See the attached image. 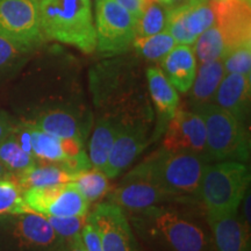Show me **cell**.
I'll use <instances>...</instances> for the list:
<instances>
[{
  "mask_svg": "<svg viewBox=\"0 0 251 251\" xmlns=\"http://www.w3.org/2000/svg\"><path fill=\"white\" fill-rule=\"evenodd\" d=\"M89 90L93 119H103L127 128L155 127L146 74L133 56H111L89 71Z\"/></svg>",
  "mask_w": 251,
  "mask_h": 251,
  "instance_id": "cell-1",
  "label": "cell"
},
{
  "mask_svg": "<svg viewBox=\"0 0 251 251\" xmlns=\"http://www.w3.org/2000/svg\"><path fill=\"white\" fill-rule=\"evenodd\" d=\"M147 251H215L201 203H164L125 212Z\"/></svg>",
  "mask_w": 251,
  "mask_h": 251,
  "instance_id": "cell-2",
  "label": "cell"
},
{
  "mask_svg": "<svg viewBox=\"0 0 251 251\" xmlns=\"http://www.w3.org/2000/svg\"><path fill=\"white\" fill-rule=\"evenodd\" d=\"M208 163L196 153L169 151L161 147L131 171L148 178L178 201L197 203L200 202V181Z\"/></svg>",
  "mask_w": 251,
  "mask_h": 251,
  "instance_id": "cell-3",
  "label": "cell"
},
{
  "mask_svg": "<svg viewBox=\"0 0 251 251\" xmlns=\"http://www.w3.org/2000/svg\"><path fill=\"white\" fill-rule=\"evenodd\" d=\"M40 18L45 39L87 55L97 50L91 0H40Z\"/></svg>",
  "mask_w": 251,
  "mask_h": 251,
  "instance_id": "cell-4",
  "label": "cell"
},
{
  "mask_svg": "<svg viewBox=\"0 0 251 251\" xmlns=\"http://www.w3.org/2000/svg\"><path fill=\"white\" fill-rule=\"evenodd\" d=\"M250 168L246 163L211 162L205 166L199 186V200L207 220L236 212L250 190Z\"/></svg>",
  "mask_w": 251,
  "mask_h": 251,
  "instance_id": "cell-5",
  "label": "cell"
},
{
  "mask_svg": "<svg viewBox=\"0 0 251 251\" xmlns=\"http://www.w3.org/2000/svg\"><path fill=\"white\" fill-rule=\"evenodd\" d=\"M193 112L202 118L206 127L207 151L211 162L249 163L250 134L248 125L215 103L200 106Z\"/></svg>",
  "mask_w": 251,
  "mask_h": 251,
  "instance_id": "cell-6",
  "label": "cell"
},
{
  "mask_svg": "<svg viewBox=\"0 0 251 251\" xmlns=\"http://www.w3.org/2000/svg\"><path fill=\"white\" fill-rule=\"evenodd\" d=\"M135 18L115 0L96 1L97 49L107 57L127 54L135 40Z\"/></svg>",
  "mask_w": 251,
  "mask_h": 251,
  "instance_id": "cell-7",
  "label": "cell"
},
{
  "mask_svg": "<svg viewBox=\"0 0 251 251\" xmlns=\"http://www.w3.org/2000/svg\"><path fill=\"white\" fill-rule=\"evenodd\" d=\"M6 240L14 251H57L59 237L45 215L35 212L5 216Z\"/></svg>",
  "mask_w": 251,
  "mask_h": 251,
  "instance_id": "cell-8",
  "label": "cell"
},
{
  "mask_svg": "<svg viewBox=\"0 0 251 251\" xmlns=\"http://www.w3.org/2000/svg\"><path fill=\"white\" fill-rule=\"evenodd\" d=\"M0 36L33 49L42 45L40 0H0Z\"/></svg>",
  "mask_w": 251,
  "mask_h": 251,
  "instance_id": "cell-9",
  "label": "cell"
},
{
  "mask_svg": "<svg viewBox=\"0 0 251 251\" xmlns=\"http://www.w3.org/2000/svg\"><path fill=\"white\" fill-rule=\"evenodd\" d=\"M24 199L33 212L54 218L87 215L90 203L72 183L29 188L24 191Z\"/></svg>",
  "mask_w": 251,
  "mask_h": 251,
  "instance_id": "cell-10",
  "label": "cell"
},
{
  "mask_svg": "<svg viewBox=\"0 0 251 251\" xmlns=\"http://www.w3.org/2000/svg\"><path fill=\"white\" fill-rule=\"evenodd\" d=\"M89 222L98 231L102 251H147L135 236L125 212L108 201L89 212Z\"/></svg>",
  "mask_w": 251,
  "mask_h": 251,
  "instance_id": "cell-11",
  "label": "cell"
},
{
  "mask_svg": "<svg viewBox=\"0 0 251 251\" xmlns=\"http://www.w3.org/2000/svg\"><path fill=\"white\" fill-rule=\"evenodd\" d=\"M215 21L212 0H187L183 4L168 7L165 30L177 45L193 46L198 36Z\"/></svg>",
  "mask_w": 251,
  "mask_h": 251,
  "instance_id": "cell-12",
  "label": "cell"
},
{
  "mask_svg": "<svg viewBox=\"0 0 251 251\" xmlns=\"http://www.w3.org/2000/svg\"><path fill=\"white\" fill-rule=\"evenodd\" d=\"M106 197L108 202L119 206L124 212L140 211L164 203H184L148 178L131 170L124 176L117 186L109 190Z\"/></svg>",
  "mask_w": 251,
  "mask_h": 251,
  "instance_id": "cell-13",
  "label": "cell"
},
{
  "mask_svg": "<svg viewBox=\"0 0 251 251\" xmlns=\"http://www.w3.org/2000/svg\"><path fill=\"white\" fill-rule=\"evenodd\" d=\"M162 148L169 151L196 153L209 159L206 127L202 118L188 108L178 107L164 130Z\"/></svg>",
  "mask_w": 251,
  "mask_h": 251,
  "instance_id": "cell-14",
  "label": "cell"
},
{
  "mask_svg": "<svg viewBox=\"0 0 251 251\" xmlns=\"http://www.w3.org/2000/svg\"><path fill=\"white\" fill-rule=\"evenodd\" d=\"M215 25L225 41L226 54L251 43V11L247 0H212ZM225 54V55H226Z\"/></svg>",
  "mask_w": 251,
  "mask_h": 251,
  "instance_id": "cell-15",
  "label": "cell"
},
{
  "mask_svg": "<svg viewBox=\"0 0 251 251\" xmlns=\"http://www.w3.org/2000/svg\"><path fill=\"white\" fill-rule=\"evenodd\" d=\"M146 78L149 97L156 114V125L152 131L153 142L162 136L169 121L179 107V96L161 68L149 67L146 70Z\"/></svg>",
  "mask_w": 251,
  "mask_h": 251,
  "instance_id": "cell-16",
  "label": "cell"
},
{
  "mask_svg": "<svg viewBox=\"0 0 251 251\" xmlns=\"http://www.w3.org/2000/svg\"><path fill=\"white\" fill-rule=\"evenodd\" d=\"M152 131L153 129L147 127L121 130L113 144L103 174L109 179L119 177L152 143Z\"/></svg>",
  "mask_w": 251,
  "mask_h": 251,
  "instance_id": "cell-17",
  "label": "cell"
},
{
  "mask_svg": "<svg viewBox=\"0 0 251 251\" xmlns=\"http://www.w3.org/2000/svg\"><path fill=\"white\" fill-rule=\"evenodd\" d=\"M251 77L227 74L216 90L214 103L230 113L238 121L248 125L250 117Z\"/></svg>",
  "mask_w": 251,
  "mask_h": 251,
  "instance_id": "cell-18",
  "label": "cell"
},
{
  "mask_svg": "<svg viewBox=\"0 0 251 251\" xmlns=\"http://www.w3.org/2000/svg\"><path fill=\"white\" fill-rule=\"evenodd\" d=\"M207 221L215 251H250V227L244 224L238 211Z\"/></svg>",
  "mask_w": 251,
  "mask_h": 251,
  "instance_id": "cell-19",
  "label": "cell"
},
{
  "mask_svg": "<svg viewBox=\"0 0 251 251\" xmlns=\"http://www.w3.org/2000/svg\"><path fill=\"white\" fill-rule=\"evenodd\" d=\"M162 71L176 90L187 93L197 74V59L193 48L177 45L161 61Z\"/></svg>",
  "mask_w": 251,
  "mask_h": 251,
  "instance_id": "cell-20",
  "label": "cell"
},
{
  "mask_svg": "<svg viewBox=\"0 0 251 251\" xmlns=\"http://www.w3.org/2000/svg\"><path fill=\"white\" fill-rule=\"evenodd\" d=\"M226 72L224 69L222 59L200 64L197 70L196 78L191 86L190 91V106L191 111L207 103H214V97L216 90L225 77Z\"/></svg>",
  "mask_w": 251,
  "mask_h": 251,
  "instance_id": "cell-21",
  "label": "cell"
},
{
  "mask_svg": "<svg viewBox=\"0 0 251 251\" xmlns=\"http://www.w3.org/2000/svg\"><path fill=\"white\" fill-rule=\"evenodd\" d=\"M119 133L118 127L112 122L103 119H94L87 146V156L92 168L103 171Z\"/></svg>",
  "mask_w": 251,
  "mask_h": 251,
  "instance_id": "cell-22",
  "label": "cell"
},
{
  "mask_svg": "<svg viewBox=\"0 0 251 251\" xmlns=\"http://www.w3.org/2000/svg\"><path fill=\"white\" fill-rule=\"evenodd\" d=\"M76 176L54 164H36L26 171L14 175L13 181L21 190L26 191L29 188L71 183L75 180Z\"/></svg>",
  "mask_w": 251,
  "mask_h": 251,
  "instance_id": "cell-23",
  "label": "cell"
},
{
  "mask_svg": "<svg viewBox=\"0 0 251 251\" xmlns=\"http://www.w3.org/2000/svg\"><path fill=\"white\" fill-rule=\"evenodd\" d=\"M168 8L159 0H146L135 23V37H146L165 30Z\"/></svg>",
  "mask_w": 251,
  "mask_h": 251,
  "instance_id": "cell-24",
  "label": "cell"
},
{
  "mask_svg": "<svg viewBox=\"0 0 251 251\" xmlns=\"http://www.w3.org/2000/svg\"><path fill=\"white\" fill-rule=\"evenodd\" d=\"M34 49L0 36V78L14 75L26 64Z\"/></svg>",
  "mask_w": 251,
  "mask_h": 251,
  "instance_id": "cell-25",
  "label": "cell"
},
{
  "mask_svg": "<svg viewBox=\"0 0 251 251\" xmlns=\"http://www.w3.org/2000/svg\"><path fill=\"white\" fill-rule=\"evenodd\" d=\"M192 48L199 64L222 59L226 54L225 41L215 23L198 36Z\"/></svg>",
  "mask_w": 251,
  "mask_h": 251,
  "instance_id": "cell-26",
  "label": "cell"
},
{
  "mask_svg": "<svg viewBox=\"0 0 251 251\" xmlns=\"http://www.w3.org/2000/svg\"><path fill=\"white\" fill-rule=\"evenodd\" d=\"M89 203L97 202L107 196L111 190L109 178L102 171L91 168L77 174L72 181Z\"/></svg>",
  "mask_w": 251,
  "mask_h": 251,
  "instance_id": "cell-27",
  "label": "cell"
},
{
  "mask_svg": "<svg viewBox=\"0 0 251 251\" xmlns=\"http://www.w3.org/2000/svg\"><path fill=\"white\" fill-rule=\"evenodd\" d=\"M176 46L175 39L166 30L146 37H135L133 42L135 50L143 58L152 62H161Z\"/></svg>",
  "mask_w": 251,
  "mask_h": 251,
  "instance_id": "cell-28",
  "label": "cell"
},
{
  "mask_svg": "<svg viewBox=\"0 0 251 251\" xmlns=\"http://www.w3.org/2000/svg\"><path fill=\"white\" fill-rule=\"evenodd\" d=\"M0 162L13 175H18L37 164L36 159L19 146L13 135L0 142Z\"/></svg>",
  "mask_w": 251,
  "mask_h": 251,
  "instance_id": "cell-29",
  "label": "cell"
},
{
  "mask_svg": "<svg viewBox=\"0 0 251 251\" xmlns=\"http://www.w3.org/2000/svg\"><path fill=\"white\" fill-rule=\"evenodd\" d=\"M33 212L24 199V191L13 180H0V218Z\"/></svg>",
  "mask_w": 251,
  "mask_h": 251,
  "instance_id": "cell-30",
  "label": "cell"
},
{
  "mask_svg": "<svg viewBox=\"0 0 251 251\" xmlns=\"http://www.w3.org/2000/svg\"><path fill=\"white\" fill-rule=\"evenodd\" d=\"M224 69L227 74H238L250 76L251 72V43L237 47L228 51L224 57Z\"/></svg>",
  "mask_w": 251,
  "mask_h": 251,
  "instance_id": "cell-31",
  "label": "cell"
},
{
  "mask_svg": "<svg viewBox=\"0 0 251 251\" xmlns=\"http://www.w3.org/2000/svg\"><path fill=\"white\" fill-rule=\"evenodd\" d=\"M54 228L56 234L63 240H71L81 235V230L89 222V214L83 216H70V218H54L46 216Z\"/></svg>",
  "mask_w": 251,
  "mask_h": 251,
  "instance_id": "cell-32",
  "label": "cell"
},
{
  "mask_svg": "<svg viewBox=\"0 0 251 251\" xmlns=\"http://www.w3.org/2000/svg\"><path fill=\"white\" fill-rule=\"evenodd\" d=\"M81 238H83L86 251H102L98 231L96 230V228L90 222H87L85 227L81 230Z\"/></svg>",
  "mask_w": 251,
  "mask_h": 251,
  "instance_id": "cell-33",
  "label": "cell"
},
{
  "mask_svg": "<svg viewBox=\"0 0 251 251\" xmlns=\"http://www.w3.org/2000/svg\"><path fill=\"white\" fill-rule=\"evenodd\" d=\"M115 1L120 6H122L125 9H127L135 18V20H136L141 14V12H142L146 0H115Z\"/></svg>",
  "mask_w": 251,
  "mask_h": 251,
  "instance_id": "cell-34",
  "label": "cell"
},
{
  "mask_svg": "<svg viewBox=\"0 0 251 251\" xmlns=\"http://www.w3.org/2000/svg\"><path fill=\"white\" fill-rule=\"evenodd\" d=\"M57 251H86V248L84 246L81 235H79L71 240H65Z\"/></svg>",
  "mask_w": 251,
  "mask_h": 251,
  "instance_id": "cell-35",
  "label": "cell"
},
{
  "mask_svg": "<svg viewBox=\"0 0 251 251\" xmlns=\"http://www.w3.org/2000/svg\"><path fill=\"white\" fill-rule=\"evenodd\" d=\"M14 127L15 126L12 124L7 115L0 112V142L7 139L9 135L13 133Z\"/></svg>",
  "mask_w": 251,
  "mask_h": 251,
  "instance_id": "cell-36",
  "label": "cell"
},
{
  "mask_svg": "<svg viewBox=\"0 0 251 251\" xmlns=\"http://www.w3.org/2000/svg\"><path fill=\"white\" fill-rule=\"evenodd\" d=\"M14 175L0 162V180H13Z\"/></svg>",
  "mask_w": 251,
  "mask_h": 251,
  "instance_id": "cell-37",
  "label": "cell"
},
{
  "mask_svg": "<svg viewBox=\"0 0 251 251\" xmlns=\"http://www.w3.org/2000/svg\"><path fill=\"white\" fill-rule=\"evenodd\" d=\"M163 5H165L166 7H174V6L180 5L183 2L187 1V0H159Z\"/></svg>",
  "mask_w": 251,
  "mask_h": 251,
  "instance_id": "cell-38",
  "label": "cell"
},
{
  "mask_svg": "<svg viewBox=\"0 0 251 251\" xmlns=\"http://www.w3.org/2000/svg\"><path fill=\"white\" fill-rule=\"evenodd\" d=\"M247 1H250V0H247Z\"/></svg>",
  "mask_w": 251,
  "mask_h": 251,
  "instance_id": "cell-39",
  "label": "cell"
}]
</instances>
